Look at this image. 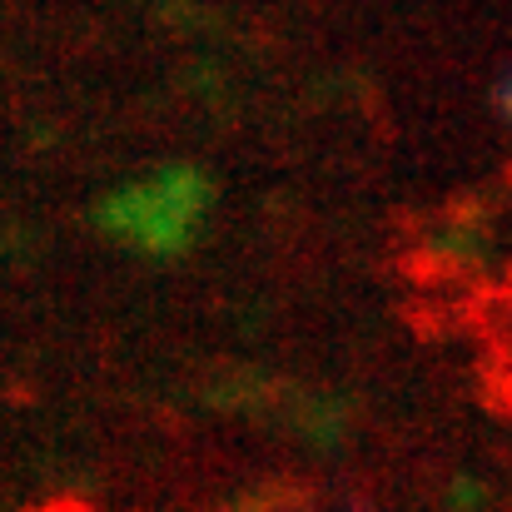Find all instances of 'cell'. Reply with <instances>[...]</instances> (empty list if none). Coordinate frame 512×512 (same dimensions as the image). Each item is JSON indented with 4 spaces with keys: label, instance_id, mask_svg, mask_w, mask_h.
I'll return each instance as SVG.
<instances>
[{
    "label": "cell",
    "instance_id": "obj_1",
    "mask_svg": "<svg viewBox=\"0 0 512 512\" xmlns=\"http://www.w3.org/2000/svg\"><path fill=\"white\" fill-rule=\"evenodd\" d=\"M214 209V179L199 165H165L135 184H120L100 199L95 224L100 234L120 239L135 254L179 259Z\"/></svg>",
    "mask_w": 512,
    "mask_h": 512
}]
</instances>
